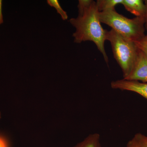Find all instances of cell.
I'll use <instances>...</instances> for the list:
<instances>
[{"label":"cell","instance_id":"cell-11","mask_svg":"<svg viewBox=\"0 0 147 147\" xmlns=\"http://www.w3.org/2000/svg\"><path fill=\"white\" fill-rule=\"evenodd\" d=\"M133 138L135 139L139 147H147V136L142 133H138Z\"/></svg>","mask_w":147,"mask_h":147},{"label":"cell","instance_id":"cell-4","mask_svg":"<svg viewBox=\"0 0 147 147\" xmlns=\"http://www.w3.org/2000/svg\"><path fill=\"white\" fill-rule=\"evenodd\" d=\"M111 86L114 89L134 92L147 99V83L123 79L113 81Z\"/></svg>","mask_w":147,"mask_h":147},{"label":"cell","instance_id":"cell-10","mask_svg":"<svg viewBox=\"0 0 147 147\" xmlns=\"http://www.w3.org/2000/svg\"><path fill=\"white\" fill-rule=\"evenodd\" d=\"M134 42L139 50L147 57V33L143 38Z\"/></svg>","mask_w":147,"mask_h":147},{"label":"cell","instance_id":"cell-13","mask_svg":"<svg viewBox=\"0 0 147 147\" xmlns=\"http://www.w3.org/2000/svg\"><path fill=\"white\" fill-rule=\"evenodd\" d=\"M126 147H139L136 140L134 138L129 141L127 144Z\"/></svg>","mask_w":147,"mask_h":147},{"label":"cell","instance_id":"cell-6","mask_svg":"<svg viewBox=\"0 0 147 147\" xmlns=\"http://www.w3.org/2000/svg\"><path fill=\"white\" fill-rule=\"evenodd\" d=\"M121 4L127 10L134 14L136 17H146V6L142 0H123Z\"/></svg>","mask_w":147,"mask_h":147},{"label":"cell","instance_id":"cell-2","mask_svg":"<svg viewBox=\"0 0 147 147\" xmlns=\"http://www.w3.org/2000/svg\"><path fill=\"white\" fill-rule=\"evenodd\" d=\"M100 23L108 25L125 39L135 42L145 36L146 20L144 17L129 18L120 14L115 9L99 12Z\"/></svg>","mask_w":147,"mask_h":147},{"label":"cell","instance_id":"cell-8","mask_svg":"<svg viewBox=\"0 0 147 147\" xmlns=\"http://www.w3.org/2000/svg\"><path fill=\"white\" fill-rule=\"evenodd\" d=\"M123 0H98L96 4L99 12L111 10L115 9V7L121 4Z\"/></svg>","mask_w":147,"mask_h":147},{"label":"cell","instance_id":"cell-14","mask_svg":"<svg viewBox=\"0 0 147 147\" xmlns=\"http://www.w3.org/2000/svg\"><path fill=\"white\" fill-rule=\"evenodd\" d=\"M3 22V17L2 13V1L0 0V25Z\"/></svg>","mask_w":147,"mask_h":147},{"label":"cell","instance_id":"cell-1","mask_svg":"<svg viewBox=\"0 0 147 147\" xmlns=\"http://www.w3.org/2000/svg\"><path fill=\"white\" fill-rule=\"evenodd\" d=\"M78 7V16L69 20L76 28L73 34L74 42L92 41L102 54L105 62L108 63V58L104 46L107 30L101 26L96 2L92 0H79Z\"/></svg>","mask_w":147,"mask_h":147},{"label":"cell","instance_id":"cell-3","mask_svg":"<svg viewBox=\"0 0 147 147\" xmlns=\"http://www.w3.org/2000/svg\"><path fill=\"white\" fill-rule=\"evenodd\" d=\"M106 40L110 42L114 58L121 68L123 79H125L134 67L139 49L135 42L125 39L112 29L106 31Z\"/></svg>","mask_w":147,"mask_h":147},{"label":"cell","instance_id":"cell-5","mask_svg":"<svg viewBox=\"0 0 147 147\" xmlns=\"http://www.w3.org/2000/svg\"><path fill=\"white\" fill-rule=\"evenodd\" d=\"M124 79L147 83V57L140 50L134 67L129 75Z\"/></svg>","mask_w":147,"mask_h":147},{"label":"cell","instance_id":"cell-7","mask_svg":"<svg viewBox=\"0 0 147 147\" xmlns=\"http://www.w3.org/2000/svg\"><path fill=\"white\" fill-rule=\"evenodd\" d=\"M74 147H102L100 135L98 133L90 134L82 142Z\"/></svg>","mask_w":147,"mask_h":147},{"label":"cell","instance_id":"cell-9","mask_svg":"<svg viewBox=\"0 0 147 147\" xmlns=\"http://www.w3.org/2000/svg\"><path fill=\"white\" fill-rule=\"evenodd\" d=\"M48 4L54 7L57 9L58 13H59L61 16L62 18L64 20H66L68 18L67 14L65 11L63 9L59 4L58 1H48Z\"/></svg>","mask_w":147,"mask_h":147},{"label":"cell","instance_id":"cell-15","mask_svg":"<svg viewBox=\"0 0 147 147\" xmlns=\"http://www.w3.org/2000/svg\"><path fill=\"white\" fill-rule=\"evenodd\" d=\"M144 3L145 4H146V6L147 9V0H146V1H144ZM146 24L147 25V15L146 17Z\"/></svg>","mask_w":147,"mask_h":147},{"label":"cell","instance_id":"cell-12","mask_svg":"<svg viewBox=\"0 0 147 147\" xmlns=\"http://www.w3.org/2000/svg\"><path fill=\"white\" fill-rule=\"evenodd\" d=\"M0 147H10V142L8 139L5 136L1 134H0Z\"/></svg>","mask_w":147,"mask_h":147}]
</instances>
